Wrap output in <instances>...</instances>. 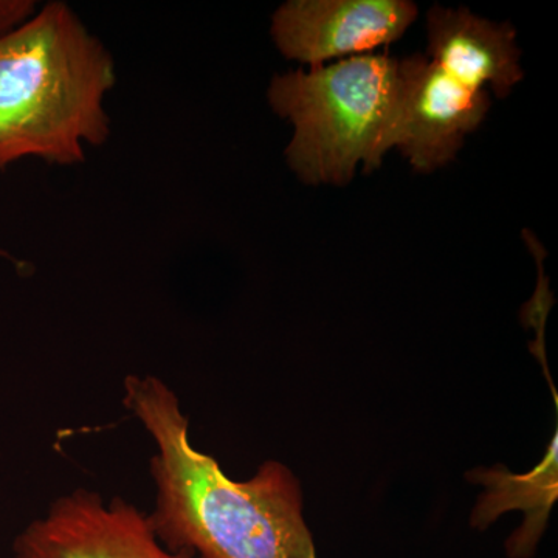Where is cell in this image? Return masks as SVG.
Wrapping results in <instances>:
<instances>
[{
	"label": "cell",
	"instance_id": "cell-1",
	"mask_svg": "<svg viewBox=\"0 0 558 558\" xmlns=\"http://www.w3.org/2000/svg\"><path fill=\"white\" fill-rule=\"evenodd\" d=\"M123 405L156 444L148 520L168 549L193 558H318L292 470L267 461L247 481L229 478L194 449L179 396L159 377L128 376Z\"/></svg>",
	"mask_w": 558,
	"mask_h": 558
},
{
	"label": "cell",
	"instance_id": "cell-2",
	"mask_svg": "<svg viewBox=\"0 0 558 558\" xmlns=\"http://www.w3.org/2000/svg\"><path fill=\"white\" fill-rule=\"evenodd\" d=\"M116 62L64 2L0 38V171L22 159L72 167L110 134Z\"/></svg>",
	"mask_w": 558,
	"mask_h": 558
},
{
	"label": "cell",
	"instance_id": "cell-3",
	"mask_svg": "<svg viewBox=\"0 0 558 558\" xmlns=\"http://www.w3.org/2000/svg\"><path fill=\"white\" fill-rule=\"evenodd\" d=\"M399 92V61L359 54L275 76L271 109L295 128L286 156L306 183L347 185L359 163L380 167L389 149Z\"/></svg>",
	"mask_w": 558,
	"mask_h": 558
},
{
	"label": "cell",
	"instance_id": "cell-4",
	"mask_svg": "<svg viewBox=\"0 0 558 558\" xmlns=\"http://www.w3.org/2000/svg\"><path fill=\"white\" fill-rule=\"evenodd\" d=\"M16 558H193L154 534L148 513L78 487L54 499L14 542Z\"/></svg>",
	"mask_w": 558,
	"mask_h": 558
},
{
	"label": "cell",
	"instance_id": "cell-5",
	"mask_svg": "<svg viewBox=\"0 0 558 558\" xmlns=\"http://www.w3.org/2000/svg\"><path fill=\"white\" fill-rule=\"evenodd\" d=\"M488 106L486 90H470L428 58L411 54L399 61L389 149L402 150L417 171L444 167L457 156L465 135L480 126Z\"/></svg>",
	"mask_w": 558,
	"mask_h": 558
},
{
	"label": "cell",
	"instance_id": "cell-6",
	"mask_svg": "<svg viewBox=\"0 0 558 558\" xmlns=\"http://www.w3.org/2000/svg\"><path fill=\"white\" fill-rule=\"evenodd\" d=\"M416 16L405 0H292L275 13L271 36L286 58L318 68L389 46Z\"/></svg>",
	"mask_w": 558,
	"mask_h": 558
},
{
	"label": "cell",
	"instance_id": "cell-7",
	"mask_svg": "<svg viewBox=\"0 0 558 558\" xmlns=\"http://www.w3.org/2000/svg\"><path fill=\"white\" fill-rule=\"evenodd\" d=\"M427 25L429 60L461 86L475 92L490 86L506 97L523 78L517 33L509 24H494L465 9L433 7Z\"/></svg>",
	"mask_w": 558,
	"mask_h": 558
},
{
	"label": "cell",
	"instance_id": "cell-8",
	"mask_svg": "<svg viewBox=\"0 0 558 558\" xmlns=\"http://www.w3.org/2000/svg\"><path fill=\"white\" fill-rule=\"evenodd\" d=\"M469 478L487 487L473 510L472 526L484 531L501 513L523 509L526 520L510 535L506 549L510 558L534 556L557 498V433L542 464L529 475H512L498 465L497 469L473 470Z\"/></svg>",
	"mask_w": 558,
	"mask_h": 558
},
{
	"label": "cell",
	"instance_id": "cell-9",
	"mask_svg": "<svg viewBox=\"0 0 558 558\" xmlns=\"http://www.w3.org/2000/svg\"><path fill=\"white\" fill-rule=\"evenodd\" d=\"M36 13L32 0H0V38L13 32Z\"/></svg>",
	"mask_w": 558,
	"mask_h": 558
}]
</instances>
